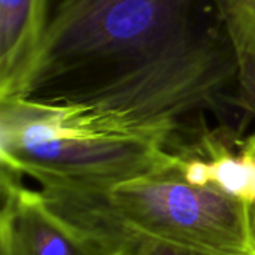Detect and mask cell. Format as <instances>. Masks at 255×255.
<instances>
[{
	"mask_svg": "<svg viewBox=\"0 0 255 255\" xmlns=\"http://www.w3.org/2000/svg\"><path fill=\"white\" fill-rule=\"evenodd\" d=\"M235 82L209 0H49L24 97L179 130Z\"/></svg>",
	"mask_w": 255,
	"mask_h": 255,
	"instance_id": "1",
	"label": "cell"
},
{
	"mask_svg": "<svg viewBox=\"0 0 255 255\" xmlns=\"http://www.w3.org/2000/svg\"><path fill=\"white\" fill-rule=\"evenodd\" d=\"M178 131L82 105L0 102L1 169L40 190H102L164 169Z\"/></svg>",
	"mask_w": 255,
	"mask_h": 255,
	"instance_id": "2",
	"label": "cell"
},
{
	"mask_svg": "<svg viewBox=\"0 0 255 255\" xmlns=\"http://www.w3.org/2000/svg\"><path fill=\"white\" fill-rule=\"evenodd\" d=\"M176 152V151H175ZM72 223L115 244L149 241L214 255H255V205L190 181L176 161L102 190H40Z\"/></svg>",
	"mask_w": 255,
	"mask_h": 255,
	"instance_id": "3",
	"label": "cell"
},
{
	"mask_svg": "<svg viewBox=\"0 0 255 255\" xmlns=\"http://www.w3.org/2000/svg\"><path fill=\"white\" fill-rule=\"evenodd\" d=\"M1 255H123L115 244L64 218L40 190L1 169Z\"/></svg>",
	"mask_w": 255,
	"mask_h": 255,
	"instance_id": "4",
	"label": "cell"
},
{
	"mask_svg": "<svg viewBox=\"0 0 255 255\" xmlns=\"http://www.w3.org/2000/svg\"><path fill=\"white\" fill-rule=\"evenodd\" d=\"M48 10L49 0H0V102L24 97Z\"/></svg>",
	"mask_w": 255,
	"mask_h": 255,
	"instance_id": "5",
	"label": "cell"
},
{
	"mask_svg": "<svg viewBox=\"0 0 255 255\" xmlns=\"http://www.w3.org/2000/svg\"><path fill=\"white\" fill-rule=\"evenodd\" d=\"M185 176L197 184H212L220 190L255 205V155L241 142L230 151L215 136H203L197 143L176 149Z\"/></svg>",
	"mask_w": 255,
	"mask_h": 255,
	"instance_id": "6",
	"label": "cell"
},
{
	"mask_svg": "<svg viewBox=\"0 0 255 255\" xmlns=\"http://www.w3.org/2000/svg\"><path fill=\"white\" fill-rule=\"evenodd\" d=\"M236 67L235 105L255 120V0H209Z\"/></svg>",
	"mask_w": 255,
	"mask_h": 255,
	"instance_id": "7",
	"label": "cell"
},
{
	"mask_svg": "<svg viewBox=\"0 0 255 255\" xmlns=\"http://www.w3.org/2000/svg\"><path fill=\"white\" fill-rule=\"evenodd\" d=\"M123 248H124V253H127L128 255H214L193 251V250H185V248H178V247H170L164 244L149 242V241L128 242Z\"/></svg>",
	"mask_w": 255,
	"mask_h": 255,
	"instance_id": "8",
	"label": "cell"
},
{
	"mask_svg": "<svg viewBox=\"0 0 255 255\" xmlns=\"http://www.w3.org/2000/svg\"><path fill=\"white\" fill-rule=\"evenodd\" d=\"M245 145L251 149V152L255 155V134H253V136H250L247 140H245Z\"/></svg>",
	"mask_w": 255,
	"mask_h": 255,
	"instance_id": "9",
	"label": "cell"
},
{
	"mask_svg": "<svg viewBox=\"0 0 255 255\" xmlns=\"http://www.w3.org/2000/svg\"><path fill=\"white\" fill-rule=\"evenodd\" d=\"M123 255H128V254H127V253H124V254H123Z\"/></svg>",
	"mask_w": 255,
	"mask_h": 255,
	"instance_id": "10",
	"label": "cell"
}]
</instances>
